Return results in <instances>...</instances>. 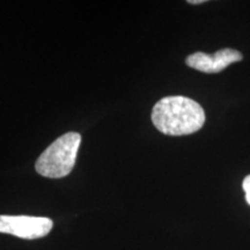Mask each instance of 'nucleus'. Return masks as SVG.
I'll return each instance as SVG.
<instances>
[{
  "label": "nucleus",
  "mask_w": 250,
  "mask_h": 250,
  "mask_svg": "<svg viewBox=\"0 0 250 250\" xmlns=\"http://www.w3.org/2000/svg\"><path fill=\"white\" fill-rule=\"evenodd\" d=\"M54 223L51 219L30 215H0V233L21 239L34 240L48 235Z\"/></svg>",
  "instance_id": "obj_3"
},
{
  "label": "nucleus",
  "mask_w": 250,
  "mask_h": 250,
  "mask_svg": "<svg viewBox=\"0 0 250 250\" xmlns=\"http://www.w3.org/2000/svg\"><path fill=\"white\" fill-rule=\"evenodd\" d=\"M242 187H243V190H245V192H246L247 203H248V204L250 205V175H249V176H247L245 180H243Z\"/></svg>",
  "instance_id": "obj_5"
},
{
  "label": "nucleus",
  "mask_w": 250,
  "mask_h": 250,
  "mask_svg": "<svg viewBox=\"0 0 250 250\" xmlns=\"http://www.w3.org/2000/svg\"><path fill=\"white\" fill-rule=\"evenodd\" d=\"M153 125L167 136L195 133L205 123L204 109L195 100L186 96H166L152 110Z\"/></svg>",
  "instance_id": "obj_1"
},
{
  "label": "nucleus",
  "mask_w": 250,
  "mask_h": 250,
  "mask_svg": "<svg viewBox=\"0 0 250 250\" xmlns=\"http://www.w3.org/2000/svg\"><path fill=\"white\" fill-rule=\"evenodd\" d=\"M80 144L81 136L79 133L67 132L62 134L37 159L36 171L49 179L65 177L73 169Z\"/></svg>",
  "instance_id": "obj_2"
},
{
  "label": "nucleus",
  "mask_w": 250,
  "mask_h": 250,
  "mask_svg": "<svg viewBox=\"0 0 250 250\" xmlns=\"http://www.w3.org/2000/svg\"><path fill=\"white\" fill-rule=\"evenodd\" d=\"M242 54L234 49H221L214 55H208L204 52H195L188 56L186 62L188 66L195 68L204 73H218L224 71L233 62H241Z\"/></svg>",
  "instance_id": "obj_4"
},
{
  "label": "nucleus",
  "mask_w": 250,
  "mask_h": 250,
  "mask_svg": "<svg viewBox=\"0 0 250 250\" xmlns=\"http://www.w3.org/2000/svg\"><path fill=\"white\" fill-rule=\"evenodd\" d=\"M189 4H193V5H197V4H203V2H205V0H189Z\"/></svg>",
  "instance_id": "obj_6"
}]
</instances>
